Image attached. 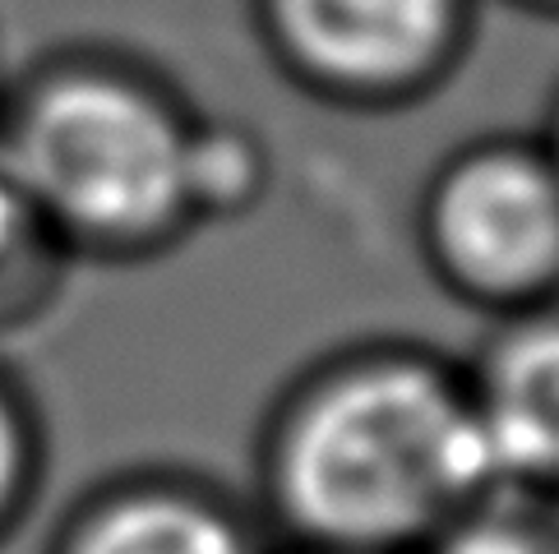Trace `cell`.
<instances>
[{
	"mask_svg": "<svg viewBox=\"0 0 559 554\" xmlns=\"http://www.w3.org/2000/svg\"><path fill=\"white\" fill-rule=\"evenodd\" d=\"M259 481L292 550L421 554L499 485L467 361L412 338L333 351L277 402Z\"/></svg>",
	"mask_w": 559,
	"mask_h": 554,
	"instance_id": "cell-1",
	"label": "cell"
},
{
	"mask_svg": "<svg viewBox=\"0 0 559 554\" xmlns=\"http://www.w3.org/2000/svg\"><path fill=\"white\" fill-rule=\"evenodd\" d=\"M0 153L47 231L148 245L199 217V125L121 56L70 51L33 65L0 111Z\"/></svg>",
	"mask_w": 559,
	"mask_h": 554,
	"instance_id": "cell-2",
	"label": "cell"
},
{
	"mask_svg": "<svg viewBox=\"0 0 559 554\" xmlns=\"http://www.w3.org/2000/svg\"><path fill=\"white\" fill-rule=\"evenodd\" d=\"M426 273L490 320L559 296V162L546 144H472L439 167L412 217Z\"/></svg>",
	"mask_w": 559,
	"mask_h": 554,
	"instance_id": "cell-3",
	"label": "cell"
},
{
	"mask_svg": "<svg viewBox=\"0 0 559 554\" xmlns=\"http://www.w3.org/2000/svg\"><path fill=\"white\" fill-rule=\"evenodd\" d=\"M292 70L337 93H384L435 65L449 0H259Z\"/></svg>",
	"mask_w": 559,
	"mask_h": 554,
	"instance_id": "cell-4",
	"label": "cell"
},
{
	"mask_svg": "<svg viewBox=\"0 0 559 554\" xmlns=\"http://www.w3.org/2000/svg\"><path fill=\"white\" fill-rule=\"evenodd\" d=\"M467 380L499 485L559 504V296L490 320Z\"/></svg>",
	"mask_w": 559,
	"mask_h": 554,
	"instance_id": "cell-5",
	"label": "cell"
},
{
	"mask_svg": "<svg viewBox=\"0 0 559 554\" xmlns=\"http://www.w3.org/2000/svg\"><path fill=\"white\" fill-rule=\"evenodd\" d=\"M66 554H264L250 518L186 485H153L74 522Z\"/></svg>",
	"mask_w": 559,
	"mask_h": 554,
	"instance_id": "cell-6",
	"label": "cell"
},
{
	"mask_svg": "<svg viewBox=\"0 0 559 554\" xmlns=\"http://www.w3.org/2000/svg\"><path fill=\"white\" fill-rule=\"evenodd\" d=\"M421 554H559V504L495 485L439 527Z\"/></svg>",
	"mask_w": 559,
	"mask_h": 554,
	"instance_id": "cell-7",
	"label": "cell"
},
{
	"mask_svg": "<svg viewBox=\"0 0 559 554\" xmlns=\"http://www.w3.org/2000/svg\"><path fill=\"white\" fill-rule=\"evenodd\" d=\"M43 231H47V222L37 217L28 190L19 185L14 167L5 162V153H0V282L28 260Z\"/></svg>",
	"mask_w": 559,
	"mask_h": 554,
	"instance_id": "cell-8",
	"label": "cell"
},
{
	"mask_svg": "<svg viewBox=\"0 0 559 554\" xmlns=\"http://www.w3.org/2000/svg\"><path fill=\"white\" fill-rule=\"evenodd\" d=\"M19 458H24V444H19L14 411L0 402V508H5L10 490H14V481H19Z\"/></svg>",
	"mask_w": 559,
	"mask_h": 554,
	"instance_id": "cell-9",
	"label": "cell"
},
{
	"mask_svg": "<svg viewBox=\"0 0 559 554\" xmlns=\"http://www.w3.org/2000/svg\"><path fill=\"white\" fill-rule=\"evenodd\" d=\"M550 153H555V162H559V125H555V138H550V144H546Z\"/></svg>",
	"mask_w": 559,
	"mask_h": 554,
	"instance_id": "cell-10",
	"label": "cell"
},
{
	"mask_svg": "<svg viewBox=\"0 0 559 554\" xmlns=\"http://www.w3.org/2000/svg\"><path fill=\"white\" fill-rule=\"evenodd\" d=\"M292 554H333V550H292Z\"/></svg>",
	"mask_w": 559,
	"mask_h": 554,
	"instance_id": "cell-11",
	"label": "cell"
}]
</instances>
